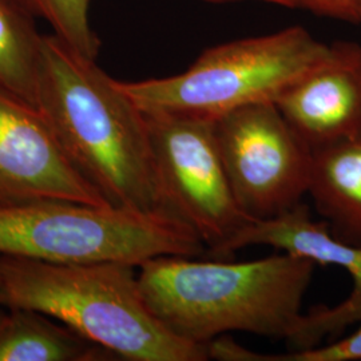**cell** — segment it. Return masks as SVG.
Wrapping results in <instances>:
<instances>
[{
	"label": "cell",
	"instance_id": "cell-15",
	"mask_svg": "<svg viewBox=\"0 0 361 361\" xmlns=\"http://www.w3.org/2000/svg\"><path fill=\"white\" fill-rule=\"evenodd\" d=\"M209 359L221 361H361V322L352 335L328 345L290 350L288 353H258L237 344L228 336H219L207 345Z\"/></svg>",
	"mask_w": 361,
	"mask_h": 361
},
{
	"label": "cell",
	"instance_id": "cell-3",
	"mask_svg": "<svg viewBox=\"0 0 361 361\" xmlns=\"http://www.w3.org/2000/svg\"><path fill=\"white\" fill-rule=\"evenodd\" d=\"M135 268L0 256V305L44 313L116 360H209L207 345L174 335L149 310Z\"/></svg>",
	"mask_w": 361,
	"mask_h": 361
},
{
	"label": "cell",
	"instance_id": "cell-8",
	"mask_svg": "<svg viewBox=\"0 0 361 361\" xmlns=\"http://www.w3.org/2000/svg\"><path fill=\"white\" fill-rule=\"evenodd\" d=\"M50 200L110 205L70 162L38 109L0 89V205Z\"/></svg>",
	"mask_w": 361,
	"mask_h": 361
},
{
	"label": "cell",
	"instance_id": "cell-18",
	"mask_svg": "<svg viewBox=\"0 0 361 361\" xmlns=\"http://www.w3.org/2000/svg\"><path fill=\"white\" fill-rule=\"evenodd\" d=\"M7 313H8V308H6V307L0 305V325H1L3 322H4V319H6Z\"/></svg>",
	"mask_w": 361,
	"mask_h": 361
},
{
	"label": "cell",
	"instance_id": "cell-7",
	"mask_svg": "<svg viewBox=\"0 0 361 361\" xmlns=\"http://www.w3.org/2000/svg\"><path fill=\"white\" fill-rule=\"evenodd\" d=\"M234 198L249 219H269L308 194L312 152L276 104H249L213 121Z\"/></svg>",
	"mask_w": 361,
	"mask_h": 361
},
{
	"label": "cell",
	"instance_id": "cell-10",
	"mask_svg": "<svg viewBox=\"0 0 361 361\" xmlns=\"http://www.w3.org/2000/svg\"><path fill=\"white\" fill-rule=\"evenodd\" d=\"M274 104L310 150L361 135V44H328L323 59Z\"/></svg>",
	"mask_w": 361,
	"mask_h": 361
},
{
	"label": "cell",
	"instance_id": "cell-2",
	"mask_svg": "<svg viewBox=\"0 0 361 361\" xmlns=\"http://www.w3.org/2000/svg\"><path fill=\"white\" fill-rule=\"evenodd\" d=\"M316 264L285 253L245 262L161 256L140 265L141 293L174 335L207 345L229 332L288 338Z\"/></svg>",
	"mask_w": 361,
	"mask_h": 361
},
{
	"label": "cell",
	"instance_id": "cell-17",
	"mask_svg": "<svg viewBox=\"0 0 361 361\" xmlns=\"http://www.w3.org/2000/svg\"><path fill=\"white\" fill-rule=\"evenodd\" d=\"M205 1H213V3H229V1H262V3H269V4H277V0H205Z\"/></svg>",
	"mask_w": 361,
	"mask_h": 361
},
{
	"label": "cell",
	"instance_id": "cell-19",
	"mask_svg": "<svg viewBox=\"0 0 361 361\" xmlns=\"http://www.w3.org/2000/svg\"><path fill=\"white\" fill-rule=\"evenodd\" d=\"M359 25H361V11H360V19H359Z\"/></svg>",
	"mask_w": 361,
	"mask_h": 361
},
{
	"label": "cell",
	"instance_id": "cell-14",
	"mask_svg": "<svg viewBox=\"0 0 361 361\" xmlns=\"http://www.w3.org/2000/svg\"><path fill=\"white\" fill-rule=\"evenodd\" d=\"M51 26L54 35L80 55L97 61L101 39L90 25L91 0H20Z\"/></svg>",
	"mask_w": 361,
	"mask_h": 361
},
{
	"label": "cell",
	"instance_id": "cell-12",
	"mask_svg": "<svg viewBox=\"0 0 361 361\" xmlns=\"http://www.w3.org/2000/svg\"><path fill=\"white\" fill-rule=\"evenodd\" d=\"M116 360L107 349L50 316L13 308L0 325V361Z\"/></svg>",
	"mask_w": 361,
	"mask_h": 361
},
{
	"label": "cell",
	"instance_id": "cell-1",
	"mask_svg": "<svg viewBox=\"0 0 361 361\" xmlns=\"http://www.w3.org/2000/svg\"><path fill=\"white\" fill-rule=\"evenodd\" d=\"M37 109L70 162L110 205L162 213L142 111L97 61L54 34L43 35Z\"/></svg>",
	"mask_w": 361,
	"mask_h": 361
},
{
	"label": "cell",
	"instance_id": "cell-16",
	"mask_svg": "<svg viewBox=\"0 0 361 361\" xmlns=\"http://www.w3.org/2000/svg\"><path fill=\"white\" fill-rule=\"evenodd\" d=\"M279 6L359 25L361 0H277Z\"/></svg>",
	"mask_w": 361,
	"mask_h": 361
},
{
	"label": "cell",
	"instance_id": "cell-5",
	"mask_svg": "<svg viewBox=\"0 0 361 361\" xmlns=\"http://www.w3.org/2000/svg\"><path fill=\"white\" fill-rule=\"evenodd\" d=\"M326 51L304 27H288L213 46L177 75L118 82L143 114L216 121L249 104H274Z\"/></svg>",
	"mask_w": 361,
	"mask_h": 361
},
{
	"label": "cell",
	"instance_id": "cell-4",
	"mask_svg": "<svg viewBox=\"0 0 361 361\" xmlns=\"http://www.w3.org/2000/svg\"><path fill=\"white\" fill-rule=\"evenodd\" d=\"M205 255L193 229L162 213L56 200L0 205V256L138 268L161 256Z\"/></svg>",
	"mask_w": 361,
	"mask_h": 361
},
{
	"label": "cell",
	"instance_id": "cell-13",
	"mask_svg": "<svg viewBox=\"0 0 361 361\" xmlns=\"http://www.w3.org/2000/svg\"><path fill=\"white\" fill-rule=\"evenodd\" d=\"M20 0H0V89L37 107L43 35Z\"/></svg>",
	"mask_w": 361,
	"mask_h": 361
},
{
	"label": "cell",
	"instance_id": "cell-9",
	"mask_svg": "<svg viewBox=\"0 0 361 361\" xmlns=\"http://www.w3.org/2000/svg\"><path fill=\"white\" fill-rule=\"evenodd\" d=\"M250 245H268L285 253L308 258L314 264L336 265L347 271L352 290L334 308L317 307L304 313L295 332L286 340L290 350L313 348L326 336L340 335L361 322V247L349 245L331 233L328 225L312 217L305 204L269 219H253L226 245L222 258Z\"/></svg>",
	"mask_w": 361,
	"mask_h": 361
},
{
	"label": "cell",
	"instance_id": "cell-11",
	"mask_svg": "<svg viewBox=\"0 0 361 361\" xmlns=\"http://www.w3.org/2000/svg\"><path fill=\"white\" fill-rule=\"evenodd\" d=\"M308 194L337 240L361 247V135L312 149Z\"/></svg>",
	"mask_w": 361,
	"mask_h": 361
},
{
	"label": "cell",
	"instance_id": "cell-6",
	"mask_svg": "<svg viewBox=\"0 0 361 361\" xmlns=\"http://www.w3.org/2000/svg\"><path fill=\"white\" fill-rule=\"evenodd\" d=\"M143 116L162 213L193 229L210 257L222 258L226 245L252 219L234 198L213 121Z\"/></svg>",
	"mask_w": 361,
	"mask_h": 361
}]
</instances>
